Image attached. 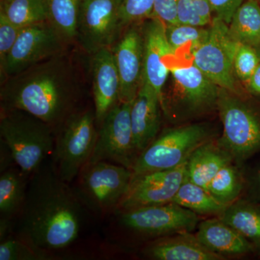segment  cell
I'll return each instance as SVG.
<instances>
[{
	"label": "cell",
	"mask_w": 260,
	"mask_h": 260,
	"mask_svg": "<svg viewBox=\"0 0 260 260\" xmlns=\"http://www.w3.org/2000/svg\"><path fill=\"white\" fill-rule=\"evenodd\" d=\"M18 217L19 237L41 250H59L79 237L84 205L75 189L58 175L51 160L30 177Z\"/></svg>",
	"instance_id": "obj_1"
},
{
	"label": "cell",
	"mask_w": 260,
	"mask_h": 260,
	"mask_svg": "<svg viewBox=\"0 0 260 260\" xmlns=\"http://www.w3.org/2000/svg\"><path fill=\"white\" fill-rule=\"evenodd\" d=\"M81 86L66 52L32 65L2 83L1 109H18L56 129L80 109Z\"/></svg>",
	"instance_id": "obj_2"
},
{
	"label": "cell",
	"mask_w": 260,
	"mask_h": 260,
	"mask_svg": "<svg viewBox=\"0 0 260 260\" xmlns=\"http://www.w3.org/2000/svg\"><path fill=\"white\" fill-rule=\"evenodd\" d=\"M54 135L51 126L28 112L1 109L0 139L10 148L15 164L28 177L52 154Z\"/></svg>",
	"instance_id": "obj_3"
},
{
	"label": "cell",
	"mask_w": 260,
	"mask_h": 260,
	"mask_svg": "<svg viewBox=\"0 0 260 260\" xmlns=\"http://www.w3.org/2000/svg\"><path fill=\"white\" fill-rule=\"evenodd\" d=\"M95 110L80 107L56 129L51 161L58 175L70 183L88 164L98 138Z\"/></svg>",
	"instance_id": "obj_4"
},
{
	"label": "cell",
	"mask_w": 260,
	"mask_h": 260,
	"mask_svg": "<svg viewBox=\"0 0 260 260\" xmlns=\"http://www.w3.org/2000/svg\"><path fill=\"white\" fill-rule=\"evenodd\" d=\"M216 109L223 124L218 144L242 164L260 151V114L237 94L219 90Z\"/></svg>",
	"instance_id": "obj_5"
},
{
	"label": "cell",
	"mask_w": 260,
	"mask_h": 260,
	"mask_svg": "<svg viewBox=\"0 0 260 260\" xmlns=\"http://www.w3.org/2000/svg\"><path fill=\"white\" fill-rule=\"evenodd\" d=\"M213 138V131L205 124L167 130L137 156L131 169L133 178L179 167L187 161L197 148Z\"/></svg>",
	"instance_id": "obj_6"
},
{
	"label": "cell",
	"mask_w": 260,
	"mask_h": 260,
	"mask_svg": "<svg viewBox=\"0 0 260 260\" xmlns=\"http://www.w3.org/2000/svg\"><path fill=\"white\" fill-rule=\"evenodd\" d=\"M133 172L112 162L88 164L78 176L75 190L84 206L104 215L117 209L128 190Z\"/></svg>",
	"instance_id": "obj_7"
},
{
	"label": "cell",
	"mask_w": 260,
	"mask_h": 260,
	"mask_svg": "<svg viewBox=\"0 0 260 260\" xmlns=\"http://www.w3.org/2000/svg\"><path fill=\"white\" fill-rule=\"evenodd\" d=\"M239 45L231 36L228 24L215 17L208 38L191 51L192 64L219 88L237 94L234 58Z\"/></svg>",
	"instance_id": "obj_8"
},
{
	"label": "cell",
	"mask_w": 260,
	"mask_h": 260,
	"mask_svg": "<svg viewBox=\"0 0 260 260\" xmlns=\"http://www.w3.org/2000/svg\"><path fill=\"white\" fill-rule=\"evenodd\" d=\"M121 0H82L76 42L93 55L112 49L124 28L121 18Z\"/></svg>",
	"instance_id": "obj_9"
},
{
	"label": "cell",
	"mask_w": 260,
	"mask_h": 260,
	"mask_svg": "<svg viewBox=\"0 0 260 260\" xmlns=\"http://www.w3.org/2000/svg\"><path fill=\"white\" fill-rule=\"evenodd\" d=\"M67 44L49 21L23 27L4 68L0 70L1 83L32 65L65 52Z\"/></svg>",
	"instance_id": "obj_10"
},
{
	"label": "cell",
	"mask_w": 260,
	"mask_h": 260,
	"mask_svg": "<svg viewBox=\"0 0 260 260\" xmlns=\"http://www.w3.org/2000/svg\"><path fill=\"white\" fill-rule=\"evenodd\" d=\"M172 99L166 107L176 116L199 115L216 108L220 88L195 65H173Z\"/></svg>",
	"instance_id": "obj_11"
},
{
	"label": "cell",
	"mask_w": 260,
	"mask_h": 260,
	"mask_svg": "<svg viewBox=\"0 0 260 260\" xmlns=\"http://www.w3.org/2000/svg\"><path fill=\"white\" fill-rule=\"evenodd\" d=\"M132 103L119 102L103 121L88 164L105 160L132 169L138 156L130 118Z\"/></svg>",
	"instance_id": "obj_12"
},
{
	"label": "cell",
	"mask_w": 260,
	"mask_h": 260,
	"mask_svg": "<svg viewBox=\"0 0 260 260\" xmlns=\"http://www.w3.org/2000/svg\"><path fill=\"white\" fill-rule=\"evenodd\" d=\"M198 215L172 202L119 212V220L123 226L133 232L161 237L194 232L200 223Z\"/></svg>",
	"instance_id": "obj_13"
},
{
	"label": "cell",
	"mask_w": 260,
	"mask_h": 260,
	"mask_svg": "<svg viewBox=\"0 0 260 260\" xmlns=\"http://www.w3.org/2000/svg\"><path fill=\"white\" fill-rule=\"evenodd\" d=\"M186 177L187 161L174 169L133 178L129 190L116 210L125 211L172 203Z\"/></svg>",
	"instance_id": "obj_14"
},
{
	"label": "cell",
	"mask_w": 260,
	"mask_h": 260,
	"mask_svg": "<svg viewBox=\"0 0 260 260\" xmlns=\"http://www.w3.org/2000/svg\"><path fill=\"white\" fill-rule=\"evenodd\" d=\"M143 30V80L151 85L158 94L162 110L165 112L164 85L173 66L177 53L169 43L166 26L157 19L149 18Z\"/></svg>",
	"instance_id": "obj_15"
},
{
	"label": "cell",
	"mask_w": 260,
	"mask_h": 260,
	"mask_svg": "<svg viewBox=\"0 0 260 260\" xmlns=\"http://www.w3.org/2000/svg\"><path fill=\"white\" fill-rule=\"evenodd\" d=\"M143 30L133 26L112 48L120 79V102H133L143 83Z\"/></svg>",
	"instance_id": "obj_16"
},
{
	"label": "cell",
	"mask_w": 260,
	"mask_h": 260,
	"mask_svg": "<svg viewBox=\"0 0 260 260\" xmlns=\"http://www.w3.org/2000/svg\"><path fill=\"white\" fill-rule=\"evenodd\" d=\"M91 65L94 110L99 127L120 102V79L112 49H102L93 54Z\"/></svg>",
	"instance_id": "obj_17"
},
{
	"label": "cell",
	"mask_w": 260,
	"mask_h": 260,
	"mask_svg": "<svg viewBox=\"0 0 260 260\" xmlns=\"http://www.w3.org/2000/svg\"><path fill=\"white\" fill-rule=\"evenodd\" d=\"M161 102L155 89L143 80L132 103L130 118L135 150L138 155L158 137Z\"/></svg>",
	"instance_id": "obj_18"
},
{
	"label": "cell",
	"mask_w": 260,
	"mask_h": 260,
	"mask_svg": "<svg viewBox=\"0 0 260 260\" xmlns=\"http://www.w3.org/2000/svg\"><path fill=\"white\" fill-rule=\"evenodd\" d=\"M143 253L154 260H224L226 258L209 250L191 232H180L158 237Z\"/></svg>",
	"instance_id": "obj_19"
},
{
	"label": "cell",
	"mask_w": 260,
	"mask_h": 260,
	"mask_svg": "<svg viewBox=\"0 0 260 260\" xmlns=\"http://www.w3.org/2000/svg\"><path fill=\"white\" fill-rule=\"evenodd\" d=\"M198 240L215 254L226 256H240L256 254L249 241L219 217L207 219L198 224Z\"/></svg>",
	"instance_id": "obj_20"
},
{
	"label": "cell",
	"mask_w": 260,
	"mask_h": 260,
	"mask_svg": "<svg viewBox=\"0 0 260 260\" xmlns=\"http://www.w3.org/2000/svg\"><path fill=\"white\" fill-rule=\"evenodd\" d=\"M234 162L218 140H210L196 149L187 160V178L208 190L217 173L226 164Z\"/></svg>",
	"instance_id": "obj_21"
},
{
	"label": "cell",
	"mask_w": 260,
	"mask_h": 260,
	"mask_svg": "<svg viewBox=\"0 0 260 260\" xmlns=\"http://www.w3.org/2000/svg\"><path fill=\"white\" fill-rule=\"evenodd\" d=\"M252 244L260 256V203L239 199L218 215Z\"/></svg>",
	"instance_id": "obj_22"
},
{
	"label": "cell",
	"mask_w": 260,
	"mask_h": 260,
	"mask_svg": "<svg viewBox=\"0 0 260 260\" xmlns=\"http://www.w3.org/2000/svg\"><path fill=\"white\" fill-rule=\"evenodd\" d=\"M30 177L15 165L0 175V220L12 221L23 207Z\"/></svg>",
	"instance_id": "obj_23"
},
{
	"label": "cell",
	"mask_w": 260,
	"mask_h": 260,
	"mask_svg": "<svg viewBox=\"0 0 260 260\" xmlns=\"http://www.w3.org/2000/svg\"><path fill=\"white\" fill-rule=\"evenodd\" d=\"M228 25L231 36L239 44L255 49L260 47V6L258 2L247 0L243 3Z\"/></svg>",
	"instance_id": "obj_24"
},
{
	"label": "cell",
	"mask_w": 260,
	"mask_h": 260,
	"mask_svg": "<svg viewBox=\"0 0 260 260\" xmlns=\"http://www.w3.org/2000/svg\"><path fill=\"white\" fill-rule=\"evenodd\" d=\"M48 21L67 43L76 41L82 0H45Z\"/></svg>",
	"instance_id": "obj_25"
},
{
	"label": "cell",
	"mask_w": 260,
	"mask_h": 260,
	"mask_svg": "<svg viewBox=\"0 0 260 260\" xmlns=\"http://www.w3.org/2000/svg\"><path fill=\"white\" fill-rule=\"evenodd\" d=\"M173 203L198 215H220L226 205L219 202L203 186L194 184L186 177Z\"/></svg>",
	"instance_id": "obj_26"
},
{
	"label": "cell",
	"mask_w": 260,
	"mask_h": 260,
	"mask_svg": "<svg viewBox=\"0 0 260 260\" xmlns=\"http://www.w3.org/2000/svg\"><path fill=\"white\" fill-rule=\"evenodd\" d=\"M245 186L240 169L234 162L224 166L212 179L208 190L223 205L232 204L239 199Z\"/></svg>",
	"instance_id": "obj_27"
},
{
	"label": "cell",
	"mask_w": 260,
	"mask_h": 260,
	"mask_svg": "<svg viewBox=\"0 0 260 260\" xmlns=\"http://www.w3.org/2000/svg\"><path fill=\"white\" fill-rule=\"evenodd\" d=\"M0 14L19 28L48 21L45 0H1Z\"/></svg>",
	"instance_id": "obj_28"
},
{
	"label": "cell",
	"mask_w": 260,
	"mask_h": 260,
	"mask_svg": "<svg viewBox=\"0 0 260 260\" xmlns=\"http://www.w3.org/2000/svg\"><path fill=\"white\" fill-rule=\"evenodd\" d=\"M210 28L178 23L166 26V34L169 44L178 53L179 49L189 47L191 51L204 42L209 35Z\"/></svg>",
	"instance_id": "obj_29"
},
{
	"label": "cell",
	"mask_w": 260,
	"mask_h": 260,
	"mask_svg": "<svg viewBox=\"0 0 260 260\" xmlns=\"http://www.w3.org/2000/svg\"><path fill=\"white\" fill-rule=\"evenodd\" d=\"M47 251L37 249L21 237L8 235L0 243V260L49 259Z\"/></svg>",
	"instance_id": "obj_30"
},
{
	"label": "cell",
	"mask_w": 260,
	"mask_h": 260,
	"mask_svg": "<svg viewBox=\"0 0 260 260\" xmlns=\"http://www.w3.org/2000/svg\"><path fill=\"white\" fill-rule=\"evenodd\" d=\"M260 63V57L255 48L240 44L234 58L236 77L247 83Z\"/></svg>",
	"instance_id": "obj_31"
},
{
	"label": "cell",
	"mask_w": 260,
	"mask_h": 260,
	"mask_svg": "<svg viewBox=\"0 0 260 260\" xmlns=\"http://www.w3.org/2000/svg\"><path fill=\"white\" fill-rule=\"evenodd\" d=\"M155 0H121V18L124 27L150 18Z\"/></svg>",
	"instance_id": "obj_32"
},
{
	"label": "cell",
	"mask_w": 260,
	"mask_h": 260,
	"mask_svg": "<svg viewBox=\"0 0 260 260\" xmlns=\"http://www.w3.org/2000/svg\"><path fill=\"white\" fill-rule=\"evenodd\" d=\"M20 28L0 14V70L3 69L18 39Z\"/></svg>",
	"instance_id": "obj_33"
},
{
	"label": "cell",
	"mask_w": 260,
	"mask_h": 260,
	"mask_svg": "<svg viewBox=\"0 0 260 260\" xmlns=\"http://www.w3.org/2000/svg\"><path fill=\"white\" fill-rule=\"evenodd\" d=\"M150 18L160 20L165 25H175L179 23L177 0H155L153 11Z\"/></svg>",
	"instance_id": "obj_34"
},
{
	"label": "cell",
	"mask_w": 260,
	"mask_h": 260,
	"mask_svg": "<svg viewBox=\"0 0 260 260\" xmlns=\"http://www.w3.org/2000/svg\"><path fill=\"white\" fill-rule=\"evenodd\" d=\"M244 0H209L212 11L215 17L229 25L233 16Z\"/></svg>",
	"instance_id": "obj_35"
},
{
	"label": "cell",
	"mask_w": 260,
	"mask_h": 260,
	"mask_svg": "<svg viewBox=\"0 0 260 260\" xmlns=\"http://www.w3.org/2000/svg\"><path fill=\"white\" fill-rule=\"evenodd\" d=\"M192 2L197 13L204 22L205 25L211 23L213 20V11L210 7L209 0H192Z\"/></svg>",
	"instance_id": "obj_36"
},
{
	"label": "cell",
	"mask_w": 260,
	"mask_h": 260,
	"mask_svg": "<svg viewBox=\"0 0 260 260\" xmlns=\"http://www.w3.org/2000/svg\"><path fill=\"white\" fill-rule=\"evenodd\" d=\"M0 140H1V143H0V148H0L1 150L0 151L1 153L0 154V171L1 172H3L8 168L16 165V164H15L13 155H12L11 151L8 145L3 140L0 139Z\"/></svg>",
	"instance_id": "obj_37"
},
{
	"label": "cell",
	"mask_w": 260,
	"mask_h": 260,
	"mask_svg": "<svg viewBox=\"0 0 260 260\" xmlns=\"http://www.w3.org/2000/svg\"><path fill=\"white\" fill-rule=\"evenodd\" d=\"M246 83L251 93L260 95V63Z\"/></svg>",
	"instance_id": "obj_38"
},
{
	"label": "cell",
	"mask_w": 260,
	"mask_h": 260,
	"mask_svg": "<svg viewBox=\"0 0 260 260\" xmlns=\"http://www.w3.org/2000/svg\"><path fill=\"white\" fill-rule=\"evenodd\" d=\"M254 189L255 193L256 201L260 203V167L258 169L254 181Z\"/></svg>",
	"instance_id": "obj_39"
},
{
	"label": "cell",
	"mask_w": 260,
	"mask_h": 260,
	"mask_svg": "<svg viewBox=\"0 0 260 260\" xmlns=\"http://www.w3.org/2000/svg\"><path fill=\"white\" fill-rule=\"evenodd\" d=\"M254 1L260 2V0H254Z\"/></svg>",
	"instance_id": "obj_40"
}]
</instances>
